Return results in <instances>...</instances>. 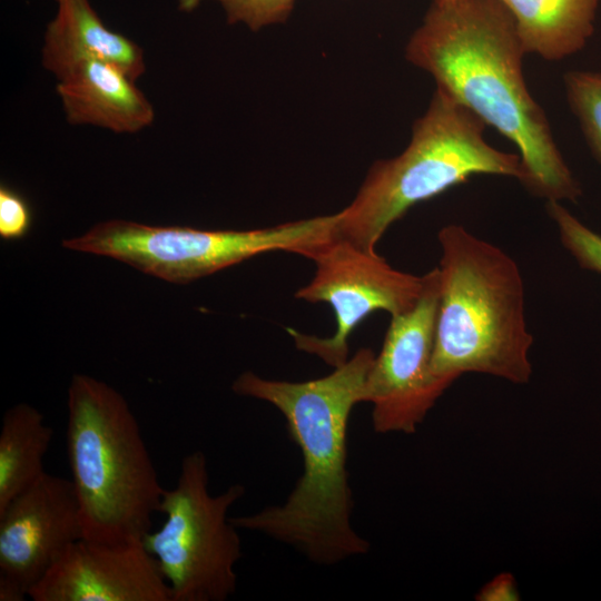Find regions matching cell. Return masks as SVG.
I'll list each match as a JSON object with an SVG mask.
<instances>
[{"label":"cell","instance_id":"ffe728a7","mask_svg":"<svg viewBox=\"0 0 601 601\" xmlns=\"http://www.w3.org/2000/svg\"><path fill=\"white\" fill-rule=\"evenodd\" d=\"M480 601L519 600L515 579L510 573H501L487 582L476 594Z\"/></svg>","mask_w":601,"mask_h":601},{"label":"cell","instance_id":"7c38bea8","mask_svg":"<svg viewBox=\"0 0 601 601\" xmlns=\"http://www.w3.org/2000/svg\"><path fill=\"white\" fill-rule=\"evenodd\" d=\"M57 95L71 125L134 134L150 126L155 110L136 81L99 60L82 61L57 78Z\"/></svg>","mask_w":601,"mask_h":601},{"label":"cell","instance_id":"ba28073f","mask_svg":"<svg viewBox=\"0 0 601 601\" xmlns=\"http://www.w3.org/2000/svg\"><path fill=\"white\" fill-rule=\"evenodd\" d=\"M315 273L295 297L331 305L336 322L332 336L318 337L287 328L299 351L319 357L333 368L348 357V338L371 314L384 311L391 316L412 309L425 284L423 276L392 267L376 250H368L334 234L307 256Z\"/></svg>","mask_w":601,"mask_h":601},{"label":"cell","instance_id":"9a60e30c","mask_svg":"<svg viewBox=\"0 0 601 601\" xmlns=\"http://www.w3.org/2000/svg\"><path fill=\"white\" fill-rule=\"evenodd\" d=\"M52 436L42 413L29 404H17L4 413L0 432V512L43 475V457Z\"/></svg>","mask_w":601,"mask_h":601},{"label":"cell","instance_id":"3957f363","mask_svg":"<svg viewBox=\"0 0 601 601\" xmlns=\"http://www.w3.org/2000/svg\"><path fill=\"white\" fill-rule=\"evenodd\" d=\"M437 240L434 376L447 387L467 373L526 384L532 375L533 336L516 262L459 224L442 227Z\"/></svg>","mask_w":601,"mask_h":601},{"label":"cell","instance_id":"5b68a950","mask_svg":"<svg viewBox=\"0 0 601 601\" xmlns=\"http://www.w3.org/2000/svg\"><path fill=\"white\" fill-rule=\"evenodd\" d=\"M485 126L436 88L427 110L414 122L408 146L396 157L374 162L354 199L338 211L335 235L375 250L388 227L410 208L472 176L497 175L521 181L520 156L489 145Z\"/></svg>","mask_w":601,"mask_h":601},{"label":"cell","instance_id":"5bb4252c","mask_svg":"<svg viewBox=\"0 0 601 601\" xmlns=\"http://www.w3.org/2000/svg\"><path fill=\"white\" fill-rule=\"evenodd\" d=\"M526 52L560 60L581 50L593 32L599 0H501Z\"/></svg>","mask_w":601,"mask_h":601},{"label":"cell","instance_id":"9c48e42d","mask_svg":"<svg viewBox=\"0 0 601 601\" xmlns=\"http://www.w3.org/2000/svg\"><path fill=\"white\" fill-rule=\"evenodd\" d=\"M406 313L391 316L382 348L367 373L362 403L372 404L376 433L413 434L449 388L432 371L439 306L437 267Z\"/></svg>","mask_w":601,"mask_h":601},{"label":"cell","instance_id":"2e32d148","mask_svg":"<svg viewBox=\"0 0 601 601\" xmlns=\"http://www.w3.org/2000/svg\"><path fill=\"white\" fill-rule=\"evenodd\" d=\"M564 86L570 108L601 166V73L570 71L564 76Z\"/></svg>","mask_w":601,"mask_h":601},{"label":"cell","instance_id":"4fadbf2b","mask_svg":"<svg viewBox=\"0 0 601 601\" xmlns=\"http://www.w3.org/2000/svg\"><path fill=\"white\" fill-rule=\"evenodd\" d=\"M56 2L57 13L47 24L41 49V63L56 79L87 60L112 65L135 81L145 73L142 49L107 28L89 0Z\"/></svg>","mask_w":601,"mask_h":601},{"label":"cell","instance_id":"8fae6325","mask_svg":"<svg viewBox=\"0 0 601 601\" xmlns=\"http://www.w3.org/2000/svg\"><path fill=\"white\" fill-rule=\"evenodd\" d=\"M29 597L35 601H173L169 584L142 542L76 541Z\"/></svg>","mask_w":601,"mask_h":601},{"label":"cell","instance_id":"7402d4cb","mask_svg":"<svg viewBox=\"0 0 601 601\" xmlns=\"http://www.w3.org/2000/svg\"><path fill=\"white\" fill-rule=\"evenodd\" d=\"M56 1V0H55Z\"/></svg>","mask_w":601,"mask_h":601},{"label":"cell","instance_id":"6da1fadb","mask_svg":"<svg viewBox=\"0 0 601 601\" xmlns=\"http://www.w3.org/2000/svg\"><path fill=\"white\" fill-rule=\"evenodd\" d=\"M525 53L501 0L434 4L406 46V58L519 149L521 184L546 201L572 200L581 187L554 142L522 73Z\"/></svg>","mask_w":601,"mask_h":601},{"label":"cell","instance_id":"30bf717a","mask_svg":"<svg viewBox=\"0 0 601 601\" xmlns=\"http://www.w3.org/2000/svg\"><path fill=\"white\" fill-rule=\"evenodd\" d=\"M83 538L71 480L47 472L0 512V601H22Z\"/></svg>","mask_w":601,"mask_h":601},{"label":"cell","instance_id":"d6986e66","mask_svg":"<svg viewBox=\"0 0 601 601\" xmlns=\"http://www.w3.org/2000/svg\"><path fill=\"white\" fill-rule=\"evenodd\" d=\"M32 214L26 199L16 190L0 188V235L3 239H20L31 227Z\"/></svg>","mask_w":601,"mask_h":601},{"label":"cell","instance_id":"52a82bcc","mask_svg":"<svg viewBox=\"0 0 601 601\" xmlns=\"http://www.w3.org/2000/svg\"><path fill=\"white\" fill-rule=\"evenodd\" d=\"M208 482L205 454H187L176 486L162 493L159 512L166 521L142 539L170 587L173 601H225L237 588L235 566L242 542L228 511L246 489L233 484L211 495Z\"/></svg>","mask_w":601,"mask_h":601},{"label":"cell","instance_id":"8992f818","mask_svg":"<svg viewBox=\"0 0 601 601\" xmlns=\"http://www.w3.org/2000/svg\"><path fill=\"white\" fill-rule=\"evenodd\" d=\"M337 221L338 213L250 230H204L115 219L65 240L63 246L112 257L161 279L187 284L269 252L306 257L334 235Z\"/></svg>","mask_w":601,"mask_h":601},{"label":"cell","instance_id":"44dd1931","mask_svg":"<svg viewBox=\"0 0 601 601\" xmlns=\"http://www.w3.org/2000/svg\"><path fill=\"white\" fill-rule=\"evenodd\" d=\"M434 1V4H446V3H451L455 0H433Z\"/></svg>","mask_w":601,"mask_h":601},{"label":"cell","instance_id":"ac0fdd59","mask_svg":"<svg viewBox=\"0 0 601 601\" xmlns=\"http://www.w3.org/2000/svg\"><path fill=\"white\" fill-rule=\"evenodd\" d=\"M204 0H177L181 11L195 10ZM223 7L227 22L243 23L252 31L285 22L294 8L295 0H214Z\"/></svg>","mask_w":601,"mask_h":601},{"label":"cell","instance_id":"7a4b0ae2","mask_svg":"<svg viewBox=\"0 0 601 601\" xmlns=\"http://www.w3.org/2000/svg\"><path fill=\"white\" fill-rule=\"evenodd\" d=\"M375 354L359 348L323 377L303 382L268 380L247 371L233 391L267 402L285 417L300 450L303 473L284 503L230 518L239 530L259 532L287 544L308 561L334 565L371 548L352 525L353 491L347 471V426Z\"/></svg>","mask_w":601,"mask_h":601},{"label":"cell","instance_id":"e0dca14e","mask_svg":"<svg viewBox=\"0 0 601 601\" xmlns=\"http://www.w3.org/2000/svg\"><path fill=\"white\" fill-rule=\"evenodd\" d=\"M545 209L562 246L579 266L601 274V235L584 225L561 201L549 200Z\"/></svg>","mask_w":601,"mask_h":601},{"label":"cell","instance_id":"277c9868","mask_svg":"<svg viewBox=\"0 0 601 601\" xmlns=\"http://www.w3.org/2000/svg\"><path fill=\"white\" fill-rule=\"evenodd\" d=\"M67 404L66 450L82 539L142 542L165 489L138 421L120 393L83 374L73 375Z\"/></svg>","mask_w":601,"mask_h":601}]
</instances>
